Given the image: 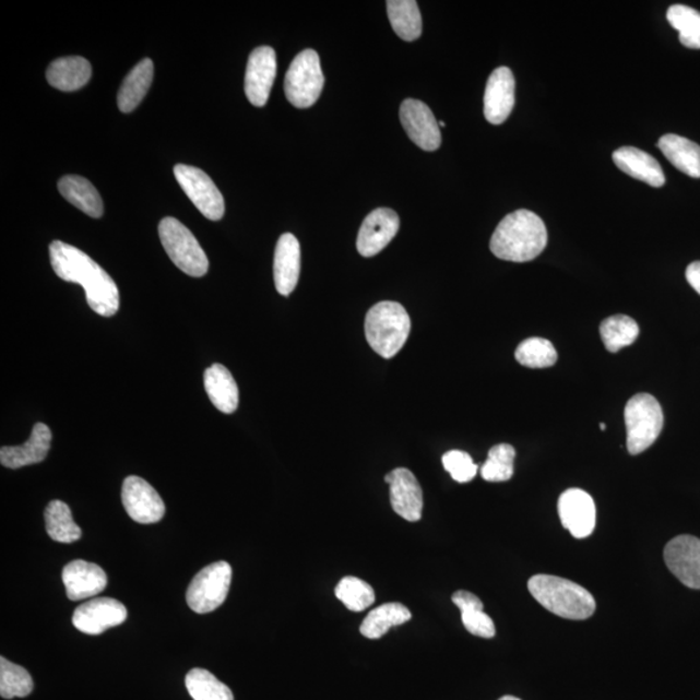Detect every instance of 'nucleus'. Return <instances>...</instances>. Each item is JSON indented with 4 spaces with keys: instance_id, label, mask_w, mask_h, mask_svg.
<instances>
[{
    "instance_id": "nucleus-1",
    "label": "nucleus",
    "mask_w": 700,
    "mask_h": 700,
    "mask_svg": "<svg viewBox=\"0 0 700 700\" xmlns=\"http://www.w3.org/2000/svg\"><path fill=\"white\" fill-rule=\"evenodd\" d=\"M50 260L60 280L79 283L85 288L88 307L102 317H114L120 309V293L116 282L88 254L67 242L55 240Z\"/></svg>"
},
{
    "instance_id": "nucleus-2",
    "label": "nucleus",
    "mask_w": 700,
    "mask_h": 700,
    "mask_svg": "<svg viewBox=\"0 0 700 700\" xmlns=\"http://www.w3.org/2000/svg\"><path fill=\"white\" fill-rule=\"evenodd\" d=\"M547 245L544 221L536 213L521 210L506 216L491 235L490 251L496 258L511 262H529L538 258Z\"/></svg>"
},
{
    "instance_id": "nucleus-3",
    "label": "nucleus",
    "mask_w": 700,
    "mask_h": 700,
    "mask_svg": "<svg viewBox=\"0 0 700 700\" xmlns=\"http://www.w3.org/2000/svg\"><path fill=\"white\" fill-rule=\"evenodd\" d=\"M529 589L541 606L560 618L585 620L595 612L593 595L571 580L536 574L529 581Z\"/></svg>"
},
{
    "instance_id": "nucleus-4",
    "label": "nucleus",
    "mask_w": 700,
    "mask_h": 700,
    "mask_svg": "<svg viewBox=\"0 0 700 700\" xmlns=\"http://www.w3.org/2000/svg\"><path fill=\"white\" fill-rule=\"evenodd\" d=\"M411 330V317L399 302L381 301L367 311L366 341L383 358H393L404 348Z\"/></svg>"
},
{
    "instance_id": "nucleus-5",
    "label": "nucleus",
    "mask_w": 700,
    "mask_h": 700,
    "mask_svg": "<svg viewBox=\"0 0 700 700\" xmlns=\"http://www.w3.org/2000/svg\"><path fill=\"white\" fill-rule=\"evenodd\" d=\"M627 426V448L632 455L641 454L660 438L664 426L663 408L649 393L636 394L624 412Z\"/></svg>"
},
{
    "instance_id": "nucleus-6",
    "label": "nucleus",
    "mask_w": 700,
    "mask_h": 700,
    "mask_svg": "<svg viewBox=\"0 0 700 700\" xmlns=\"http://www.w3.org/2000/svg\"><path fill=\"white\" fill-rule=\"evenodd\" d=\"M158 235L165 252L175 265L193 278H200L207 273L210 261L195 235L189 228L173 217H166L158 225Z\"/></svg>"
},
{
    "instance_id": "nucleus-7",
    "label": "nucleus",
    "mask_w": 700,
    "mask_h": 700,
    "mask_svg": "<svg viewBox=\"0 0 700 700\" xmlns=\"http://www.w3.org/2000/svg\"><path fill=\"white\" fill-rule=\"evenodd\" d=\"M324 85L321 60L315 50H305L290 62L284 93L296 108H309L320 99Z\"/></svg>"
},
{
    "instance_id": "nucleus-8",
    "label": "nucleus",
    "mask_w": 700,
    "mask_h": 700,
    "mask_svg": "<svg viewBox=\"0 0 700 700\" xmlns=\"http://www.w3.org/2000/svg\"><path fill=\"white\" fill-rule=\"evenodd\" d=\"M233 568L221 560L201 570L187 589V605L197 614H210L224 605L230 591Z\"/></svg>"
},
{
    "instance_id": "nucleus-9",
    "label": "nucleus",
    "mask_w": 700,
    "mask_h": 700,
    "mask_svg": "<svg viewBox=\"0 0 700 700\" xmlns=\"http://www.w3.org/2000/svg\"><path fill=\"white\" fill-rule=\"evenodd\" d=\"M175 176L186 195L204 217L211 221L224 217V197L205 171L195 166L178 164L175 166Z\"/></svg>"
},
{
    "instance_id": "nucleus-10",
    "label": "nucleus",
    "mask_w": 700,
    "mask_h": 700,
    "mask_svg": "<svg viewBox=\"0 0 700 700\" xmlns=\"http://www.w3.org/2000/svg\"><path fill=\"white\" fill-rule=\"evenodd\" d=\"M122 503L128 515L141 524L161 522L165 505L161 495L140 476H129L122 484Z\"/></svg>"
},
{
    "instance_id": "nucleus-11",
    "label": "nucleus",
    "mask_w": 700,
    "mask_h": 700,
    "mask_svg": "<svg viewBox=\"0 0 700 700\" xmlns=\"http://www.w3.org/2000/svg\"><path fill=\"white\" fill-rule=\"evenodd\" d=\"M400 119L406 134L419 149L432 152L441 145L439 122L427 104L406 99L400 107Z\"/></svg>"
},
{
    "instance_id": "nucleus-12",
    "label": "nucleus",
    "mask_w": 700,
    "mask_h": 700,
    "mask_svg": "<svg viewBox=\"0 0 700 700\" xmlns=\"http://www.w3.org/2000/svg\"><path fill=\"white\" fill-rule=\"evenodd\" d=\"M127 607L114 598H95L75 608L73 626L80 632L98 636L127 620Z\"/></svg>"
},
{
    "instance_id": "nucleus-13",
    "label": "nucleus",
    "mask_w": 700,
    "mask_h": 700,
    "mask_svg": "<svg viewBox=\"0 0 700 700\" xmlns=\"http://www.w3.org/2000/svg\"><path fill=\"white\" fill-rule=\"evenodd\" d=\"M400 228L398 213L390 207L372 211L359 228L357 251L364 258H373L390 245Z\"/></svg>"
},
{
    "instance_id": "nucleus-14",
    "label": "nucleus",
    "mask_w": 700,
    "mask_h": 700,
    "mask_svg": "<svg viewBox=\"0 0 700 700\" xmlns=\"http://www.w3.org/2000/svg\"><path fill=\"white\" fill-rule=\"evenodd\" d=\"M558 512L561 524L574 538H586L595 529V505L585 490L572 488L559 497Z\"/></svg>"
},
{
    "instance_id": "nucleus-15",
    "label": "nucleus",
    "mask_w": 700,
    "mask_h": 700,
    "mask_svg": "<svg viewBox=\"0 0 700 700\" xmlns=\"http://www.w3.org/2000/svg\"><path fill=\"white\" fill-rule=\"evenodd\" d=\"M669 571L690 589H700V539L684 535L671 539L664 549Z\"/></svg>"
},
{
    "instance_id": "nucleus-16",
    "label": "nucleus",
    "mask_w": 700,
    "mask_h": 700,
    "mask_svg": "<svg viewBox=\"0 0 700 700\" xmlns=\"http://www.w3.org/2000/svg\"><path fill=\"white\" fill-rule=\"evenodd\" d=\"M276 78V54L272 47L256 48L248 59L246 94L254 107H263L269 100Z\"/></svg>"
},
{
    "instance_id": "nucleus-17",
    "label": "nucleus",
    "mask_w": 700,
    "mask_h": 700,
    "mask_svg": "<svg viewBox=\"0 0 700 700\" xmlns=\"http://www.w3.org/2000/svg\"><path fill=\"white\" fill-rule=\"evenodd\" d=\"M390 485L391 505L407 522H418L423 512V490L417 477L407 468H396L385 476Z\"/></svg>"
},
{
    "instance_id": "nucleus-18",
    "label": "nucleus",
    "mask_w": 700,
    "mask_h": 700,
    "mask_svg": "<svg viewBox=\"0 0 700 700\" xmlns=\"http://www.w3.org/2000/svg\"><path fill=\"white\" fill-rule=\"evenodd\" d=\"M515 106V79L508 67L497 68L484 94V116L490 123L501 124Z\"/></svg>"
},
{
    "instance_id": "nucleus-19",
    "label": "nucleus",
    "mask_w": 700,
    "mask_h": 700,
    "mask_svg": "<svg viewBox=\"0 0 700 700\" xmlns=\"http://www.w3.org/2000/svg\"><path fill=\"white\" fill-rule=\"evenodd\" d=\"M62 582L67 589V597L74 602L100 594L107 588L108 578L98 565L78 559L64 567Z\"/></svg>"
},
{
    "instance_id": "nucleus-20",
    "label": "nucleus",
    "mask_w": 700,
    "mask_h": 700,
    "mask_svg": "<svg viewBox=\"0 0 700 700\" xmlns=\"http://www.w3.org/2000/svg\"><path fill=\"white\" fill-rule=\"evenodd\" d=\"M301 268L300 242L293 234H283L275 248L274 282L282 296H289L299 282Z\"/></svg>"
},
{
    "instance_id": "nucleus-21",
    "label": "nucleus",
    "mask_w": 700,
    "mask_h": 700,
    "mask_svg": "<svg viewBox=\"0 0 700 700\" xmlns=\"http://www.w3.org/2000/svg\"><path fill=\"white\" fill-rule=\"evenodd\" d=\"M52 432L44 423H36L29 440L20 447L0 449V462L7 468L17 470L31 464L44 462L50 452Z\"/></svg>"
},
{
    "instance_id": "nucleus-22",
    "label": "nucleus",
    "mask_w": 700,
    "mask_h": 700,
    "mask_svg": "<svg viewBox=\"0 0 700 700\" xmlns=\"http://www.w3.org/2000/svg\"><path fill=\"white\" fill-rule=\"evenodd\" d=\"M614 163L626 175L653 187H662L665 176L660 163L642 150L621 147L613 155Z\"/></svg>"
},
{
    "instance_id": "nucleus-23",
    "label": "nucleus",
    "mask_w": 700,
    "mask_h": 700,
    "mask_svg": "<svg viewBox=\"0 0 700 700\" xmlns=\"http://www.w3.org/2000/svg\"><path fill=\"white\" fill-rule=\"evenodd\" d=\"M204 387L212 404L225 414H233L239 405L237 381L224 365L214 364L204 373Z\"/></svg>"
},
{
    "instance_id": "nucleus-24",
    "label": "nucleus",
    "mask_w": 700,
    "mask_h": 700,
    "mask_svg": "<svg viewBox=\"0 0 700 700\" xmlns=\"http://www.w3.org/2000/svg\"><path fill=\"white\" fill-rule=\"evenodd\" d=\"M92 64L81 57L60 58L47 69V81L61 92H78L92 79Z\"/></svg>"
},
{
    "instance_id": "nucleus-25",
    "label": "nucleus",
    "mask_w": 700,
    "mask_h": 700,
    "mask_svg": "<svg viewBox=\"0 0 700 700\" xmlns=\"http://www.w3.org/2000/svg\"><path fill=\"white\" fill-rule=\"evenodd\" d=\"M663 155L684 175L700 178V145L686 138L667 134L657 142Z\"/></svg>"
},
{
    "instance_id": "nucleus-26",
    "label": "nucleus",
    "mask_w": 700,
    "mask_h": 700,
    "mask_svg": "<svg viewBox=\"0 0 700 700\" xmlns=\"http://www.w3.org/2000/svg\"><path fill=\"white\" fill-rule=\"evenodd\" d=\"M154 80V62L151 59H144L137 64L127 79L122 82L117 104L123 114L133 112L147 95Z\"/></svg>"
},
{
    "instance_id": "nucleus-27",
    "label": "nucleus",
    "mask_w": 700,
    "mask_h": 700,
    "mask_svg": "<svg viewBox=\"0 0 700 700\" xmlns=\"http://www.w3.org/2000/svg\"><path fill=\"white\" fill-rule=\"evenodd\" d=\"M59 191L69 203L79 207L93 218H100L104 213L103 200L98 190L86 178L80 176H67L59 180Z\"/></svg>"
},
{
    "instance_id": "nucleus-28",
    "label": "nucleus",
    "mask_w": 700,
    "mask_h": 700,
    "mask_svg": "<svg viewBox=\"0 0 700 700\" xmlns=\"http://www.w3.org/2000/svg\"><path fill=\"white\" fill-rule=\"evenodd\" d=\"M453 602L461 609L462 622L471 634L482 639H494L496 626L490 616L484 613L483 602L475 594L459 591L453 594Z\"/></svg>"
},
{
    "instance_id": "nucleus-29",
    "label": "nucleus",
    "mask_w": 700,
    "mask_h": 700,
    "mask_svg": "<svg viewBox=\"0 0 700 700\" xmlns=\"http://www.w3.org/2000/svg\"><path fill=\"white\" fill-rule=\"evenodd\" d=\"M411 609L401 603H385V605L372 609L360 626L359 632L366 639L379 640L393 627L402 626L412 619Z\"/></svg>"
},
{
    "instance_id": "nucleus-30",
    "label": "nucleus",
    "mask_w": 700,
    "mask_h": 700,
    "mask_svg": "<svg viewBox=\"0 0 700 700\" xmlns=\"http://www.w3.org/2000/svg\"><path fill=\"white\" fill-rule=\"evenodd\" d=\"M387 12L394 33L401 39L413 41L422 36V15L415 0H390Z\"/></svg>"
},
{
    "instance_id": "nucleus-31",
    "label": "nucleus",
    "mask_w": 700,
    "mask_h": 700,
    "mask_svg": "<svg viewBox=\"0 0 700 700\" xmlns=\"http://www.w3.org/2000/svg\"><path fill=\"white\" fill-rule=\"evenodd\" d=\"M46 531L54 541L72 544L82 536L81 529L74 523L69 506L61 501H51L45 511Z\"/></svg>"
},
{
    "instance_id": "nucleus-32",
    "label": "nucleus",
    "mask_w": 700,
    "mask_h": 700,
    "mask_svg": "<svg viewBox=\"0 0 700 700\" xmlns=\"http://www.w3.org/2000/svg\"><path fill=\"white\" fill-rule=\"evenodd\" d=\"M600 332L606 349L616 353L636 342L640 328L633 318L614 316L602 322Z\"/></svg>"
},
{
    "instance_id": "nucleus-33",
    "label": "nucleus",
    "mask_w": 700,
    "mask_h": 700,
    "mask_svg": "<svg viewBox=\"0 0 700 700\" xmlns=\"http://www.w3.org/2000/svg\"><path fill=\"white\" fill-rule=\"evenodd\" d=\"M185 683L193 700H234L230 688L205 669L190 671Z\"/></svg>"
},
{
    "instance_id": "nucleus-34",
    "label": "nucleus",
    "mask_w": 700,
    "mask_h": 700,
    "mask_svg": "<svg viewBox=\"0 0 700 700\" xmlns=\"http://www.w3.org/2000/svg\"><path fill=\"white\" fill-rule=\"evenodd\" d=\"M34 689L33 678L25 668L0 657V696L4 699L25 698Z\"/></svg>"
},
{
    "instance_id": "nucleus-35",
    "label": "nucleus",
    "mask_w": 700,
    "mask_h": 700,
    "mask_svg": "<svg viewBox=\"0 0 700 700\" xmlns=\"http://www.w3.org/2000/svg\"><path fill=\"white\" fill-rule=\"evenodd\" d=\"M519 364L530 369H546L556 365L558 353L554 345L543 337H530L519 344L515 351Z\"/></svg>"
},
{
    "instance_id": "nucleus-36",
    "label": "nucleus",
    "mask_w": 700,
    "mask_h": 700,
    "mask_svg": "<svg viewBox=\"0 0 700 700\" xmlns=\"http://www.w3.org/2000/svg\"><path fill=\"white\" fill-rule=\"evenodd\" d=\"M515 449L509 443H500L489 450L488 460L483 464L482 477L485 482L502 483L514 475Z\"/></svg>"
},
{
    "instance_id": "nucleus-37",
    "label": "nucleus",
    "mask_w": 700,
    "mask_h": 700,
    "mask_svg": "<svg viewBox=\"0 0 700 700\" xmlns=\"http://www.w3.org/2000/svg\"><path fill=\"white\" fill-rule=\"evenodd\" d=\"M335 595L353 613L365 612L376 602V592L364 580L346 577L339 582Z\"/></svg>"
},
{
    "instance_id": "nucleus-38",
    "label": "nucleus",
    "mask_w": 700,
    "mask_h": 700,
    "mask_svg": "<svg viewBox=\"0 0 700 700\" xmlns=\"http://www.w3.org/2000/svg\"><path fill=\"white\" fill-rule=\"evenodd\" d=\"M669 24L680 33V41L688 48H700V12L684 4L672 5L667 12Z\"/></svg>"
},
{
    "instance_id": "nucleus-39",
    "label": "nucleus",
    "mask_w": 700,
    "mask_h": 700,
    "mask_svg": "<svg viewBox=\"0 0 700 700\" xmlns=\"http://www.w3.org/2000/svg\"><path fill=\"white\" fill-rule=\"evenodd\" d=\"M442 464L450 476L461 484L473 480L477 474V468H479L471 459V455L466 452H461V450H450V452L443 454Z\"/></svg>"
},
{
    "instance_id": "nucleus-40",
    "label": "nucleus",
    "mask_w": 700,
    "mask_h": 700,
    "mask_svg": "<svg viewBox=\"0 0 700 700\" xmlns=\"http://www.w3.org/2000/svg\"><path fill=\"white\" fill-rule=\"evenodd\" d=\"M686 280H688L690 286L700 295V261L690 263L688 269H686Z\"/></svg>"
},
{
    "instance_id": "nucleus-41",
    "label": "nucleus",
    "mask_w": 700,
    "mask_h": 700,
    "mask_svg": "<svg viewBox=\"0 0 700 700\" xmlns=\"http://www.w3.org/2000/svg\"><path fill=\"white\" fill-rule=\"evenodd\" d=\"M500 700H522V699H519V698H515V697H512V696H505Z\"/></svg>"
},
{
    "instance_id": "nucleus-42",
    "label": "nucleus",
    "mask_w": 700,
    "mask_h": 700,
    "mask_svg": "<svg viewBox=\"0 0 700 700\" xmlns=\"http://www.w3.org/2000/svg\"><path fill=\"white\" fill-rule=\"evenodd\" d=\"M439 127H441V128H446V127H447V123H446V122H443V121H440V122H439Z\"/></svg>"
},
{
    "instance_id": "nucleus-43",
    "label": "nucleus",
    "mask_w": 700,
    "mask_h": 700,
    "mask_svg": "<svg viewBox=\"0 0 700 700\" xmlns=\"http://www.w3.org/2000/svg\"><path fill=\"white\" fill-rule=\"evenodd\" d=\"M600 427H601L602 429H606V425H605V423H601Z\"/></svg>"
}]
</instances>
